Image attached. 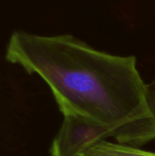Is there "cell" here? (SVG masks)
Segmentation results:
<instances>
[{
  "label": "cell",
  "instance_id": "obj_4",
  "mask_svg": "<svg viewBox=\"0 0 155 156\" xmlns=\"http://www.w3.org/2000/svg\"><path fill=\"white\" fill-rule=\"evenodd\" d=\"M146 101L151 114L155 120V80L146 85Z\"/></svg>",
  "mask_w": 155,
  "mask_h": 156
},
{
  "label": "cell",
  "instance_id": "obj_1",
  "mask_svg": "<svg viewBox=\"0 0 155 156\" xmlns=\"http://www.w3.org/2000/svg\"><path fill=\"white\" fill-rule=\"evenodd\" d=\"M5 59L38 75L63 115L79 116L108 128L119 144L138 146L155 139V120L134 56L93 48L69 34L41 36L14 31Z\"/></svg>",
  "mask_w": 155,
  "mask_h": 156
},
{
  "label": "cell",
  "instance_id": "obj_3",
  "mask_svg": "<svg viewBox=\"0 0 155 156\" xmlns=\"http://www.w3.org/2000/svg\"><path fill=\"white\" fill-rule=\"evenodd\" d=\"M79 156H155V153L143 151L133 146L106 141L93 144Z\"/></svg>",
  "mask_w": 155,
  "mask_h": 156
},
{
  "label": "cell",
  "instance_id": "obj_2",
  "mask_svg": "<svg viewBox=\"0 0 155 156\" xmlns=\"http://www.w3.org/2000/svg\"><path fill=\"white\" fill-rule=\"evenodd\" d=\"M63 116V123L51 145V156H79L93 144L113 138L108 128L97 122L76 115Z\"/></svg>",
  "mask_w": 155,
  "mask_h": 156
}]
</instances>
